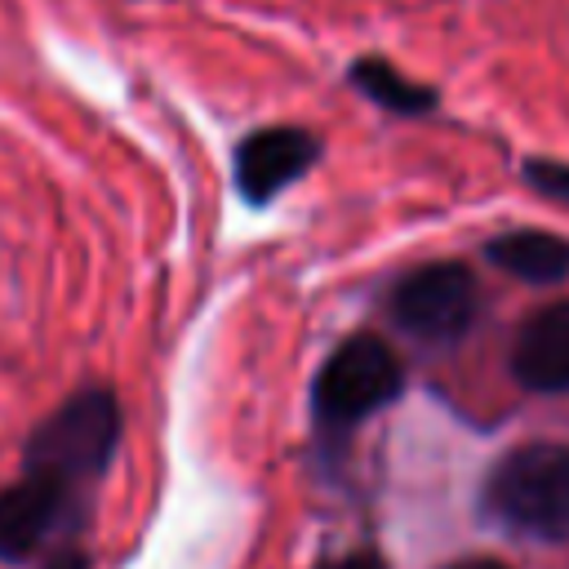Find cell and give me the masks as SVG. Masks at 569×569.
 Segmentation results:
<instances>
[{"label": "cell", "mask_w": 569, "mask_h": 569, "mask_svg": "<svg viewBox=\"0 0 569 569\" xmlns=\"http://www.w3.org/2000/svg\"><path fill=\"white\" fill-rule=\"evenodd\" d=\"M120 440V405L111 391L89 387L76 391L53 418H44L31 431L27 445V471L31 476H49L58 485H76V480H93L107 471L111 453Z\"/></svg>", "instance_id": "2"}, {"label": "cell", "mask_w": 569, "mask_h": 569, "mask_svg": "<svg viewBox=\"0 0 569 569\" xmlns=\"http://www.w3.org/2000/svg\"><path fill=\"white\" fill-rule=\"evenodd\" d=\"M351 80H356V89H360L365 98H373L378 107L400 111V116L427 111V107L436 102V93H431L427 84L400 76V71H396L391 62H382V58H360V62L351 67Z\"/></svg>", "instance_id": "9"}, {"label": "cell", "mask_w": 569, "mask_h": 569, "mask_svg": "<svg viewBox=\"0 0 569 569\" xmlns=\"http://www.w3.org/2000/svg\"><path fill=\"white\" fill-rule=\"evenodd\" d=\"M511 373L529 391H569V302H551L520 325Z\"/></svg>", "instance_id": "6"}, {"label": "cell", "mask_w": 569, "mask_h": 569, "mask_svg": "<svg viewBox=\"0 0 569 569\" xmlns=\"http://www.w3.org/2000/svg\"><path fill=\"white\" fill-rule=\"evenodd\" d=\"M400 391V360L382 338H347L316 378V418L325 427H351Z\"/></svg>", "instance_id": "3"}, {"label": "cell", "mask_w": 569, "mask_h": 569, "mask_svg": "<svg viewBox=\"0 0 569 569\" xmlns=\"http://www.w3.org/2000/svg\"><path fill=\"white\" fill-rule=\"evenodd\" d=\"M49 569H89V565H84V556H76V551H67V556H58V560H53Z\"/></svg>", "instance_id": "12"}, {"label": "cell", "mask_w": 569, "mask_h": 569, "mask_svg": "<svg viewBox=\"0 0 569 569\" xmlns=\"http://www.w3.org/2000/svg\"><path fill=\"white\" fill-rule=\"evenodd\" d=\"M62 498H67V485H58L49 476L27 471L18 485H9L0 493V560L31 556L44 542V533L53 529Z\"/></svg>", "instance_id": "7"}, {"label": "cell", "mask_w": 569, "mask_h": 569, "mask_svg": "<svg viewBox=\"0 0 569 569\" xmlns=\"http://www.w3.org/2000/svg\"><path fill=\"white\" fill-rule=\"evenodd\" d=\"M525 178H529L542 196H551V200H569V164H560V160H529Z\"/></svg>", "instance_id": "10"}, {"label": "cell", "mask_w": 569, "mask_h": 569, "mask_svg": "<svg viewBox=\"0 0 569 569\" xmlns=\"http://www.w3.org/2000/svg\"><path fill=\"white\" fill-rule=\"evenodd\" d=\"M449 569H507V565H498V560H458Z\"/></svg>", "instance_id": "13"}, {"label": "cell", "mask_w": 569, "mask_h": 569, "mask_svg": "<svg viewBox=\"0 0 569 569\" xmlns=\"http://www.w3.org/2000/svg\"><path fill=\"white\" fill-rule=\"evenodd\" d=\"M311 160H316V138L307 129H289V124L262 129L244 138L236 151V187L249 204H262L280 187L298 182L311 169Z\"/></svg>", "instance_id": "5"}, {"label": "cell", "mask_w": 569, "mask_h": 569, "mask_svg": "<svg viewBox=\"0 0 569 569\" xmlns=\"http://www.w3.org/2000/svg\"><path fill=\"white\" fill-rule=\"evenodd\" d=\"M489 511L529 538H569V445L533 440L507 453L485 489Z\"/></svg>", "instance_id": "1"}, {"label": "cell", "mask_w": 569, "mask_h": 569, "mask_svg": "<svg viewBox=\"0 0 569 569\" xmlns=\"http://www.w3.org/2000/svg\"><path fill=\"white\" fill-rule=\"evenodd\" d=\"M391 316L418 342H453L476 316V280L458 262H427L391 289Z\"/></svg>", "instance_id": "4"}, {"label": "cell", "mask_w": 569, "mask_h": 569, "mask_svg": "<svg viewBox=\"0 0 569 569\" xmlns=\"http://www.w3.org/2000/svg\"><path fill=\"white\" fill-rule=\"evenodd\" d=\"M489 262L502 267L507 276L516 280H529V284H556L569 276V240L551 236V231H538V227H525V231H502L498 240H489Z\"/></svg>", "instance_id": "8"}, {"label": "cell", "mask_w": 569, "mask_h": 569, "mask_svg": "<svg viewBox=\"0 0 569 569\" xmlns=\"http://www.w3.org/2000/svg\"><path fill=\"white\" fill-rule=\"evenodd\" d=\"M325 569H382V560L369 556V551H356V556H342V560H333V565H325Z\"/></svg>", "instance_id": "11"}]
</instances>
